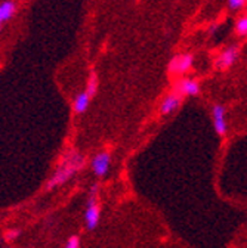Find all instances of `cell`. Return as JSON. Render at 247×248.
<instances>
[{
	"label": "cell",
	"instance_id": "13",
	"mask_svg": "<svg viewBox=\"0 0 247 248\" xmlns=\"http://www.w3.org/2000/svg\"><path fill=\"white\" fill-rule=\"evenodd\" d=\"M66 248H80V238L79 235H71L66 244Z\"/></svg>",
	"mask_w": 247,
	"mask_h": 248
},
{
	"label": "cell",
	"instance_id": "17",
	"mask_svg": "<svg viewBox=\"0 0 247 248\" xmlns=\"http://www.w3.org/2000/svg\"><path fill=\"white\" fill-rule=\"evenodd\" d=\"M0 31H2V25H0Z\"/></svg>",
	"mask_w": 247,
	"mask_h": 248
},
{
	"label": "cell",
	"instance_id": "10",
	"mask_svg": "<svg viewBox=\"0 0 247 248\" xmlns=\"http://www.w3.org/2000/svg\"><path fill=\"white\" fill-rule=\"evenodd\" d=\"M98 87H99V77L97 74L95 70L89 71V77H87V83H86V93L89 98H94L98 93Z\"/></svg>",
	"mask_w": 247,
	"mask_h": 248
},
{
	"label": "cell",
	"instance_id": "2",
	"mask_svg": "<svg viewBox=\"0 0 247 248\" xmlns=\"http://www.w3.org/2000/svg\"><path fill=\"white\" fill-rule=\"evenodd\" d=\"M99 200V183H94L90 186L87 200H86V211H84V226L87 231H95L101 222V205Z\"/></svg>",
	"mask_w": 247,
	"mask_h": 248
},
{
	"label": "cell",
	"instance_id": "9",
	"mask_svg": "<svg viewBox=\"0 0 247 248\" xmlns=\"http://www.w3.org/2000/svg\"><path fill=\"white\" fill-rule=\"evenodd\" d=\"M89 104H90V98L87 96V93L83 90V92H79L77 95L74 96L73 99V109L76 111V114H84L87 109H89Z\"/></svg>",
	"mask_w": 247,
	"mask_h": 248
},
{
	"label": "cell",
	"instance_id": "12",
	"mask_svg": "<svg viewBox=\"0 0 247 248\" xmlns=\"http://www.w3.org/2000/svg\"><path fill=\"white\" fill-rule=\"evenodd\" d=\"M235 31H237L238 36H246V33H247V18L246 16H241V18L237 19Z\"/></svg>",
	"mask_w": 247,
	"mask_h": 248
},
{
	"label": "cell",
	"instance_id": "4",
	"mask_svg": "<svg viewBox=\"0 0 247 248\" xmlns=\"http://www.w3.org/2000/svg\"><path fill=\"white\" fill-rule=\"evenodd\" d=\"M110 164H111V152L110 151H102V152L97 154L95 157L92 158L90 167H92V171H94V174L98 179H102L108 173Z\"/></svg>",
	"mask_w": 247,
	"mask_h": 248
},
{
	"label": "cell",
	"instance_id": "15",
	"mask_svg": "<svg viewBox=\"0 0 247 248\" xmlns=\"http://www.w3.org/2000/svg\"><path fill=\"white\" fill-rule=\"evenodd\" d=\"M19 235H21V229H9V231H6V233H5V239L9 242V241L16 239Z\"/></svg>",
	"mask_w": 247,
	"mask_h": 248
},
{
	"label": "cell",
	"instance_id": "6",
	"mask_svg": "<svg viewBox=\"0 0 247 248\" xmlns=\"http://www.w3.org/2000/svg\"><path fill=\"white\" fill-rule=\"evenodd\" d=\"M225 114L227 108L221 104H216L212 108V118H213V127L216 135H219L221 138H225L227 135V121H225Z\"/></svg>",
	"mask_w": 247,
	"mask_h": 248
},
{
	"label": "cell",
	"instance_id": "8",
	"mask_svg": "<svg viewBox=\"0 0 247 248\" xmlns=\"http://www.w3.org/2000/svg\"><path fill=\"white\" fill-rule=\"evenodd\" d=\"M182 102H183V98L181 95H178L176 92H170L160 105V114L162 115H170L172 112H175L182 105Z\"/></svg>",
	"mask_w": 247,
	"mask_h": 248
},
{
	"label": "cell",
	"instance_id": "3",
	"mask_svg": "<svg viewBox=\"0 0 247 248\" xmlns=\"http://www.w3.org/2000/svg\"><path fill=\"white\" fill-rule=\"evenodd\" d=\"M194 65V55L193 53H182L176 55L170 59L167 64V71L175 76H182L185 73H188Z\"/></svg>",
	"mask_w": 247,
	"mask_h": 248
},
{
	"label": "cell",
	"instance_id": "7",
	"mask_svg": "<svg viewBox=\"0 0 247 248\" xmlns=\"http://www.w3.org/2000/svg\"><path fill=\"white\" fill-rule=\"evenodd\" d=\"M173 92L182 98L185 96H198L200 95V83L193 78H181L176 81Z\"/></svg>",
	"mask_w": 247,
	"mask_h": 248
},
{
	"label": "cell",
	"instance_id": "11",
	"mask_svg": "<svg viewBox=\"0 0 247 248\" xmlns=\"http://www.w3.org/2000/svg\"><path fill=\"white\" fill-rule=\"evenodd\" d=\"M15 11H16V3L12 2V0H5L3 3H0V25L5 21L11 19Z\"/></svg>",
	"mask_w": 247,
	"mask_h": 248
},
{
	"label": "cell",
	"instance_id": "5",
	"mask_svg": "<svg viewBox=\"0 0 247 248\" xmlns=\"http://www.w3.org/2000/svg\"><path fill=\"white\" fill-rule=\"evenodd\" d=\"M238 53H240V47H238L237 45L227 47V49L218 56V59L214 61V67L218 68L219 71H227V70H230V68L235 64V61H237V58H238Z\"/></svg>",
	"mask_w": 247,
	"mask_h": 248
},
{
	"label": "cell",
	"instance_id": "16",
	"mask_svg": "<svg viewBox=\"0 0 247 248\" xmlns=\"http://www.w3.org/2000/svg\"><path fill=\"white\" fill-rule=\"evenodd\" d=\"M216 30H218V25H216V24H212V25L209 27V30H207V34H209V36L214 34V31H216Z\"/></svg>",
	"mask_w": 247,
	"mask_h": 248
},
{
	"label": "cell",
	"instance_id": "14",
	"mask_svg": "<svg viewBox=\"0 0 247 248\" xmlns=\"http://www.w3.org/2000/svg\"><path fill=\"white\" fill-rule=\"evenodd\" d=\"M246 5V0H228V8L231 11H238Z\"/></svg>",
	"mask_w": 247,
	"mask_h": 248
},
{
	"label": "cell",
	"instance_id": "1",
	"mask_svg": "<svg viewBox=\"0 0 247 248\" xmlns=\"http://www.w3.org/2000/svg\"><path fill=\"white\" fill-rule=\"evenodd\" d=\"M86 166V158L76 149V148H70L67 149L61 160L58 161V166L53 171V174L50 176V179L46 182L45 189L46 191H53L58 186L67 183L73 176H76L79 171H82Z\"/></svg>",
	"mask_w": 247,
	"mask_h": 248
}]
</instances>
